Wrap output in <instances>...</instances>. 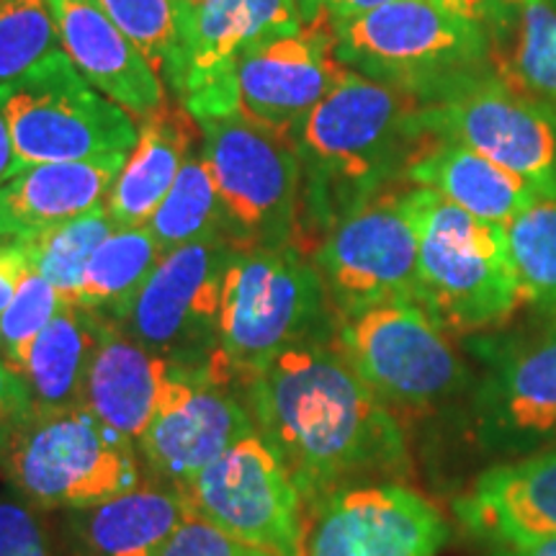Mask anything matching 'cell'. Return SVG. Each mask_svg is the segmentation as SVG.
<instances>
[{"instance_id":"cell-35","label":"cell","mask_w":556,"mask_h":556,"mask_svg":"<svg viewBox=\"0 0 556 556\" xmlns=\"http://www.w3.org/2000/svg\"><path fill=\"white\" fill-rule=\"evenodd\" d=\"M0 556H58L50 528L18 495H0Z\"/></svg>"},{"instance_id":"cell-43","label":"cell","mask_w":556,"mask_h":556,"mask_svg":"<svg viewBox=\"0 0 556 556\" xmlns=\"http://www.w3.org/2000/svg\"><path fill=\"white\" fill-rule=\"evenodd\" d=\"M178 3H184V5H191V3H197V0H178Z\"/></svg>"},{"instance_id":"cell-37","label":"cell","mask_w":556,"mask_h":556,"mask_svg":"<svg viewBox=\"0 0 556 556\" xmlns=\"http://www.w3.org/2000/svg\"><path fill=\"white\" fill-rule=\"evenodd\" d=\"M34 409L26 381L0 358V443Z\"/></svg>"},{"instance_id":"cell-33","label":"cell","mask_w":556,"mask_h":556,"mask_svg":"<svg viewBox=\"0 0 556 556\" xmlns=\"http://www.w3.org/2000/svg\"><path fill=\"white\" fill-rule=\"evenodd\" d=\"M60 52L47 0H0V88L24 80Z\"/></svg>"},{"instance_id":"cell-16","label":"cell","mask_w":556,"mask_h":556,"mask_svg":"<svg viewBox=\"0 0 556 556\" xmlns=\"http://www.w3.org/2000/svg\"><path fill=\"white\" fill-rule=\"evenodd\" d=\"M348 67L336 54L330 21L261 41L232 70L229 109L253 127L287 137L340 80Z\"/></svg>"},{"instance_id":"cell-42","label":"cell","mask_w":556,"mask_h":556,"mask_svg":"<svg viewBox=\"0 0 556 556\" xmlns=\"http://www.w3.org/2000/svg\"><path fill=\"white\" fill-rule=\"evenodd\" d=\"M490 556H556V539L539 541V544H528V546L492 548Z\"/></svg>"},{"instance_id":"cell-18","label":"cell","mask_w":556,"mask_h":556,"mask_svg":"<svg viewBox=\"0 0 556 556\" xmlns=\"http://www.w3.org/2000/svg\"><path fill=\"white\" fill-rule=\"evenodd\" d=\"M451 528L438 507L402 482L340 490L312 516L307 556H435Z\"/></svg>"},{"instance_id":"cell-30","label":"cell","mask_w":556,"mask_h":556,"mask_svg":"<svg viewBox=\"0 0 556 556\" xmlns=\"http://www.w3.org/2000/svg\"><path fill=\"white\" fill-rule=\"evenodd\" d=\"M114 229V219L109 217L106 206H101L16 245L24 250L29 266L45 276L67 304H75L90 255Z\"/></svg>"},{"instance_id":"cell-5","label":"cell","mask_w":556,"mask_h":556,"mask_svg":"<svg viewBox=\"0 0 556 556\" xmlns=\"http://www.w3.org/2000/svg\"><path fill=\"white\" fill-rule=\"evenodd\" d=\"M420 255L417 304L454 332L495 328L520 299L507 229L413 186Z\"/></svg>"},{"instance_id":"cell-8","label":"cell","mask_w":556,"mask_h":556,"mask_svg":"<svg viewBox=\"0 0 556 556\" xmlns=\"http://www.w3.org/2000/svg\"><path fill=\"white\" fill-rule=\"evenodd\" d=\"M336 348L392 409H430L469 387L448 330L417 302H389L338 319Z\"/></svg>"},{"instance_id":"cell-15","label":"cell","mask_w":556,"mask_h":556,"mask_svg":"<svg viewBox=\"0 0 556 556\" xmlns=\"http://www.w3.org/2000/svg\"><path fill=\"white\" fill-rule=\"evenodd\" d=\"M484 361L471 400L479 441L528 454L556 443V323L510 340H477Z\"/></svg>"},{"instance_id":"cell-25","label":"cell","mask_w":556,"mask_h":556,"mask_svg":"<svg viewBox=\"0 0 556 556\" xmlns=\"http://www.w3.org/2000/svg\"><path fill=\"white\" fill-rule=\"evenodd\" d=\"M407 180L435 191L471 217L503 227L539 201L536 191L503 165L446 139H435L417 155L407 170Z\"/></svg>"},{"instance_id":"cell-26","label":"cell","mask_w":556,"mask_h":556,"mask_svg":"<svg viewBox=\"0 0 556 556\" xmlns=\"http://www.w3.org/2000/svg\"><path fill=\"white\" fill-rule=\"evenodd\" d=\"M109 319L78 304H65L34 340L21 368L34 409L83 405L86 379Z\"/></svg>"},{"instance_id":"cell-40","label":"cell","mask_w":556,"mask_h":556,"mask_svg":"<svg viewBox=\"0 0 556 556\" xmlns=\"http://www.w3.org/2000/svg\"><path fill=\"white\" fill-rule=\"evenodd\" d=\"M29 261H26L24 250L16 242H0V312L11 304L21 281H24Z\"/></svg>"},{"instance_id":"cell-41","label":"cell","mask_w":556,"mask_h":556,"mask_svg":"<svg viewBox=\"0 0 556 556\" xmlns=\"http://www.w3.org/2000/svg\"><path fill=\"white\" fill-rule=\"evenodd\" d=\"M18 160H16V150H13V137H11V127L9 119H5V109H3V93H0V186L5 180L16 176Z\"/></svg>"},{"instance_id":"cell-34","label":"cell","mask_w":556,"mask_h":556,"mask_svg":"<svg viewBox=\"0 0 556 556\" xmlns=\"http://www.w3.org/2000/svg\"><path fill=\"white\" fill-rule=\"evenodd\" d=\"M65 304L67 302L62 299L60 291L29 266L18 291L11 299V304L0 312V358H3L18 377L26 356H29V348L34 345V340H37L41 336V330L58 317V312L65 307Z\"/></svg>"},{"instance_id":"cell-12","label":"cell","mask_w":556,"mask_h":556,"mask_svg":"<svg viewBox=\"0 0 556 556\" xmlns=\"http://www.w3.org/2000/svg\"><path fill=\"white\" fill-rule=\"evenodd\" d=\"M420 122L430 137L490 157L539 199L556 201V111L507 88L492 70L422 103Z\"/></svg>"},{"instance_id":"cell-11","label":"cell","mask_w":556,"mask_h":556,"mask_svg":"<svg viewBox=\"0 0 556 556\" xmlns=\"http://www.w3.org/2000/svg\"><path fill=\"white\" fill-rule=\"evenodd\" d=\"M191 513L270 556H307L302 490L263 438L248 435L180 490Z\"/></svg>"},{"instance_id":"cell-39","label":"cell","mask_w":556,"mask_h":556,"mask_svg":"<svg viewBox=\"0 0 556 556\" xmlns=\"http://www.w3.org/2000/svg\"><path fill=\"white\" fill-rule=\"evenodd\" d=\"M430 3L443 13H448V16L490 31L505 13L510 0H430Z\"/></svg>"},{"instance_id":"cell-21","label":"cell","mask_w":556,"mask_h":556,"mask_svg":"<svg viewBox=\"0 0 556 556\" xmlns=\"http://www.w3.org/2000/svg\"><path fill=\"white\" fill-rule=\"evenodd\" d=\"M127 155L21 168L0 186V242H24L96 212L119 176Z\"/></svg>"},{"instance_id":"cell-24","label":"cell","mask_w":556,"mask_h":556,"mask_svg":"<svg viewBox=\"0 0 556 556\" xmlns=\"http://www.w3.org/2000/svg\"><path fill=\"white\" fill-rule=\"evenodd\" d=\"M201 142L199 122L184 106L165 101L139 119L137 142L122 165L106 197V212L116 227H144L170 186L176 184L186 157Z\"/></svg>"},{"instance_id":"cell-19","label":"cell","mask_w":556,"mask_h":556,"mask_svg":"<svg viewBox=\"0 0 556 556\" xmlns=\"http://www.w3.org/2000/svg\"><path fill=\"white\" fill-rule=\"evenodd\" d=\"M456 518L490 546H528L556 539V443L482 471Z\"/></svg>"},{"instance_id":"cell-6","label":"cell","mask_w":556,"mask_h":556,"mask_svg":"<svg viewBox=\"0 0 556 556\" xmlns=\"http://www.w3.org/2000/svg\"><path fill=\"white\" fill-rule=\"evenodd\" d=\"M330 26L348 70L409 90L422 103L492 70L486 31L430 0H392Z\"/></svg>"},{"instance_id":"cell-10","label":"cell","mask_w":556,"mask_h":556,"mask_svg":"<svg viewBox=\"0 0 556 556\" xmlns=\"http://www.w3.org/2000/svg\"><path fill=\"white\" fill-rule=\"evenodd\" d=\"M420 232L413 189H384L345 212L315 250L338 319L389 302H417Z\"/></svg>"},{"instance_id":"cell-27","label":"cell","mask_w":556,"mask_h":556,"mask_svg":"<svg viewBox=\"0 0 556 556\" xmlns=\"http://www.w3.org/2000/svg\"><path fill=\"white\" fill-rule=\"evenodd\" d=\"M490 39V67L507 88L556 111V3L510 0Z\"/></svg>"},{"instance_id":"cell-31","label":"cell","mask_w":556,"mask_h":556,"mask_svg":"<svg viewBox=\"0 0 556 556\" xmlns=\"http://www.w3.org/2000/svg\"><path fill=\"white\" fill-rule=\"evenodd\" d=\"M152 70L173 88L186 39V5L178 0H96Z\"/></svg>"},{"instance_id":"cell-4","label":"cell","mask_w":556,"mask_h":556,"mask_svg":"<svg viewBox=\"0 0 556 556\" xmlns=\"http://www.w3.org/2000/svg\"><path fill=\"white\" fill-rule=\"evenodd\" d=\"M0 479L39 510H80L142 484L137 443L86 407L31 409L0 443Z\"/></svg>"},{"instance_id":"cell-2","label":"cell","mask_w":556,"mask_h":556,"mask_svg":"<svg viewBox=\"0 0 556 556\" xmlns=\"http://www.w3.org/2000/svg\"><path fill=\"white\" fill-rule=\"evenodd\" d=\"M420 111L422 101L409 90L348 70L289 135L302 163V217L325 235L353 206L407 178L417 155L435 142Z\"/></svg>"},{"instance_id":"cell-17","label":"cell","mask_w":556,"mask_h":556,"mask_svg":"<svg viewBox=\"0 0 556 556\" xmlns=\"http://www.w3.org/2000/svg\"><path fill=\"white\" fill-rule=\"evenodd\" d=\"M304 26L296 0H197L186 5L184 54L173 96L193 119L232 116V70L250 47Z\"/></svg>"},{"instance_id":"cell-7","label":"cell","mask_w":556,"mask_h":556,"mask_svg":"<svg viewBox=\"0 0 556 556\" xmlns=\"http://www.w3.org/2000/svg\"><path fill=\"white\" fill-rule=\"evenodd\" d=\"M201 148L238 250L296 248L302 225V163L287 137L240 116H206Z\"/></svg>"},{"instance_id":"cell-32","label":"cell","mask_w":556,"mask_h":556,"mask_svg":"<svg viewBox=\"0 0 556 556\" xmlns=\"http://www.w3.org/2000/svg\"><path fill=\"white\" fill-rule=\"evenodd\" d=\"M505 229L520 299L556 312V201L539 199Z\"/></svg>"},{"instance_id":"cell-20","label":"cell","mask_w":556,"mask_h":556,"mask_svg":"<svg viewBox=\"0 0 556 556\" xmlns=\"http://www.w3.org/2000/svg\"><path fill=\"white\" fill-rule=\"evenodd\" d=\"M62 52L90 86L144 119L165 101V83L96 0H47Z\"/></svg>"},{"instance_id":"cell-38","label":"cell","mask_w":556,"mask_h":556,"mask_svg":"<svg viewBox=\"0 0 556 556\" xmlns=\"http://www.w3.org/2000/svg\"><path fill=\"white\" fill-rule=\"evenodd\" d=\"M384 3H392V0H296V9L302 13L304 24H312V21L336 24V21L353 18Z\"/></svg>"},{"instance_id":"cell-36","label":"cell","mask_w":556,"mask_h":556,"mask_svg":"<svg viewBox=\"0 0 556 556\" xmlns=\"http://www.w3.org/2000/svg\"><path fill=\"white\" fill-rule=\"evenodd\" d=\"M160 556H270L261 548H253L242 541L227 536L206 520L191 516L173 533Z\"/></svg>"},{"instance_id":"cell-14","label":"cell","mask_w":556,"mask_h":556,"mask_svg":"<svg viewBox=\"0 0 556 556\" xmlns=\"http://www.w3.org/2000/svg\"><path fill=\"white\" fill-rule=\"evenodd\" d=\"M206 368L178 366L155 417L137 441L152 479L184 490L242 438L255 435L245 394Z\"/></svg>"},{"instance_id":"cell-22","label":"cell","mask_w":556,"mask_h":556,"mask_svg":"<svg viewBox=\"0 0 556 556\" xmlns=\"http://www.w3.org/2000/svg\"><path fill=\"white\" fill-rule=\"evenodd\" d=\"M191 516L189 500L176 486L139 484L122 497L67 510L62 548L65 556H160Z\"/></svg>"},{"instance_id":"cell-23","label":"cell","mask_w":556,"mask_h":556,"mask_svg":"<svg viewBox=\"0 0 556 556\" xmlns=\"http://www.w3.org/2000/svg\"><path fill=\"white\" fill-rule=\"evenodd\" d=\"M178 366L109 323L90 364L83 407L137 443L155 417Z\"/></svg>"},{"instance_id":"cell-9","label":"cell","mask_w":556,"mask_h":556,"mask_svg":"<svg viewBox=\"0 0 556 556\" xmlns=\"http://www.w3.org/2000/svg\"><path fill=\"white\" fill-rule=\"evenodd\" d=\"M0 93L18 168L129 155L137 142L135 116L90 86L65 52Z\"/></svg>"},{"instance_id":"cell-13","label":"cell","mask_w":556,"mask_h":556,"mask_svg":"<svg viewBox=\"0 0 556 556\" xmlns=\"http://www.w3.org/2000/svg\"><path fill=\"white\" fill-rule=\"evenodd\" d=\"M235 253L229 240L191 242L165 253L119 328L152 353L212 371L222 287Z\"/></svg>"},{"instance_id":"cell-29","label":"cell","mask_w":556,"mask_h":556,"mask_svg":"<svg viewBox=\"0 0 556 556\" xmlns=\"http://www.w3.org/2000/svg\"><path fill=\"white\" fill-rule=\"evenodd\" d=\"M148 227L165 253L191 245V242L229 240L225 212H222L217 186H214L201 142L186 157L176 184L150 217Z\"/></svg>"},{"instance_id":"cell-44","label":"cell","mask_w":556,"mask_h":556,"mask_svg":"<svg viewBox=\"0 0 556 556\" xmlns=\"http://www.w3.org/2000/svg\"><path fill=\"white\" fill-rule=\"evenodd\" d=\"M554 3H556V0H554Z\"/></svg>"},{"instance_id":"cell-28","label":"cell","mask_w":556,"mask_h":556,"mask_svg":"<svg viewBox=\"0 0 556 556\" xmlns=\"http://www.w3.org/2000/svg\"><path fill=\"white\" fill-rule=\"evenodd\" d=\"M163 255L165 250L148 225L116 227L90 255L75 304L122 325Z\"/></svg>"},{"instance_id":"cell-1","label":"cell","mask_w":556,"mask_h":556,"mask_svg":"<svg viewBox=\"0 0 556 556\" xmlns=\"http://www.w3.org/2000/svg\"><path fill=\"white\" fill-rule=\"evenodd\" d=\"M242 387L255 430L302 490L309 518L340 490L409 471L397 415L336 343L289 348Z\"/></svg>"},{"instance_id":"cell-3","label":"cell","mask_w":556,"mask_h":556,"mask_svg":"<svg viewBox=\"0 0 556 556\" xmlns=\"http://www.w3.org/2000/svg\"><path fill=\"white\" fill-rule=\"evenodd\" d=\"M217 340L212 374L235 384L289 348L332 343L336 315L315 261L294 245L238 250L222 287Z\"/></svg>"}]
</instances>
